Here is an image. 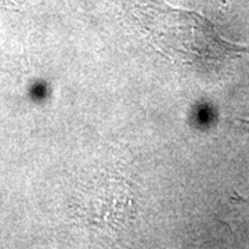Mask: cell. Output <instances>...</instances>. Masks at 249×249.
<instances>
[{"label": "cell", "mask_w": 249, "mask_h": 249, "mask_svg": "<svg viewBox=\"0 0 249 249\" xmlns=\"http://www.w3.org/2000/svg\"><path fill=\"white\" fill-rule=\"evenodd\" d=\"M122 4L158 53L196 73H219L249 53V46L224 39L212 21L196 11L162 0H122Z\"/></svg>", "instance_id": "obj_1"}]
</instances>
